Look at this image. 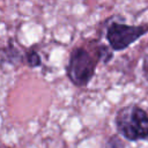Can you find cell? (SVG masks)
Segmentation results:
<instances>
[{"instance_id":"1","label":"cell","mask_w":148,"mask_h":148,"mask_svg":"<svg viewBox=\"0 0 148 148\" xmlns=\"http://www.w3.org/2000/svg\"><path fill=\"white\" fill-rule=\"evenodd\" d=\"M118 132L130 141L148 139V114L135 104L121 108L116 116Z\"/></svg>"},{"instance_id":"2","label":"cell","mask_w":148,"mask_h":148,"mask_svg":"<svg viewBox=\"0 0 148 148\" xmlns=\"http://www.w3.org/2000/svg\"><path fill=\"white\" fill-rule=\"evenodd\" d=\"M99 57L97 53L92 56L84 47H76L72 51L68 65L66 67L67 76L73 84L77 87H84L92 79Z\"/></svg>"},{"instance_id":"3","label":"cell","mask_w":148,"mask_h":148,"mask_svg":"<svg viewBox=\"0 0 148 148\" xmlns=\"http://www.w3.org/2000/svg\"><path fill=\"white\" fill-rule=\"evenodd\" d=\"M148 32V24L128 25L125 23L112 22L106 29V40L114 51H121L136 42Z\"/></svg>"},{"instance_id":"4","label":"cell","mask_w":148,"mask_h":148,"mask_svg":"<svg viewBox=\"0 0 148 148\" xmlns=\"http://www.w3.org/2000/svg\"><path fill=\"white\" fill-rule=\"evenodd\" d=\"M21 58H22V56L15 46L8 45L7 47L3 49V59H5V61L10 62V64H16V62L21 61Z\"/></svg>"},{"instance_id":"5","label":"cell","mask_w":148,"mask_h":148,"mask_svg":"<svg viewBox=\"0 0 148 148\" xmlns=\"http://www.w3.org/2000/svg\"><path fill=\"white\" fill-rule=\"evenodd\" d=\"M25 59H27V64L30 67H38L42 64V59L40 56L38 54L37 51L35 50H29L25 54Z\"/></svg>"},{"instance_id":"6","label":"cell","mask_w":148,"mask_h":148,"mask_svg":"<svg viewBox=\"0 0 148 148\" xmlns=\"http://www.w3.org/2000/svg\"><path fill=\"white\" fill-rule=\"evenodd\" d=\"M97 53H98V57H99V61H102L104 64L109 62L113 57L111 50L106 45H103V44L97 46Z\"/></svg>"},{"instance_id":"7","label":"cell","mask_w":148,"mask_h":148,"mask_svg":"<svg viewBox=\"0 0 148 148\" xmlns=\"http://www.w3.org/2000/svg\"><path fill=\"white\" fill-rule=\"evenodd\" d=\"M124 145H123V142L118 139V136H112V138H110L109 140H108V142H106V146H105V148H121Z\"/></svg>"},{"instance_id":"8","label":"cell","mask_w":148,"mask_h":148,"mask_svg":"<svg viewBox=\"0 0 148 148\" xmlns=\"http://www.w3.org/2000/svg\"><path fill=\"white\" fill-rule=\"evenodd\" d=\"M142 73H143V76L146 79V81L148 82V53L143 58V62H142Z\"/></svg>"}]
</instances>
